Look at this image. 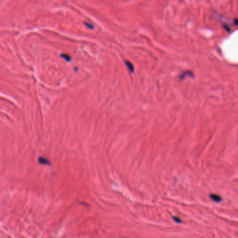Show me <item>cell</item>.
<instances>
[{"label": "cell", "instance_id": "cell-1", "mask_svg": "<svg viewBox=\"0 0 238 238\" xmlns=\"http://www.w3.org/2000/svg\"><path fill=\"white\" fill-rule=\"evenodd\" d=\"M39 163L40 164H47V165H50V161L47 159L46 158H43V157H39Z\"/></svg>", "mask_w": 238, "mask_h": 238}, {"label": "cell", "instance_id": "cell-2", "mask_svg": "<svg viewBox=\"0 0 238 238\" xmlns=\"http://www.w3.org/2000/svg\"><path fill=\"white\" fill-rule=\"evenodd\" d=\"M125 64H126V67H127V69L128 71H129L131 73H133L134 71V67H133V64L128 61H125Z\"/></svg>", "mask_w": 238, "mask_h": 238}, {"label": "cell", "instance_id": "cell-3", "mask_svg": "<svg viewBox=\"0 0 238 238\" xmlns=\"http://www.w3.org/2000/svg\"><path fill=\"white\" fill-rule=\"evenodd\" d=\"M209 197H210V198L212 200V201H214L215 202H219L221 200H222V198L217 195H210Z\"/></svg>", "mask_w": 238, "mask_h": 238}, {"label": "cell", "instance_id": "cell-4", "mask_svg": "<svg viewBox=\"0 0 238 238\" xmlns=\"http://www.w3.org/2000/svg\"><path fill=\"white\" fill-rule=\"evenodd\" d=\"M61 57H62L63 59L65 60L67 62H69L70 60H71V57H70L69 54H61Z\"/></svg>", "mask_w": 238, "mask_h": 238}, {"label": "cell", "instance_id": "cell-5", "mask_svg": "<svg viewBox=\"0 0 238 238\" xmlns=\"http://www.w3.org/2000/svg\"><path fill=\"white\" fill-rule=\"evenodd\" d=\"M84 23H85V25H86L87 27L90 28V29H93L94 27H93V26H92V25H91V24H87V22H84Z\"/></svg>", "mask_w": 238, "mask_h": 238}]
</instances>
